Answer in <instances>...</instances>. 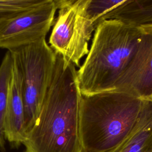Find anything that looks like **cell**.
<instances>
[{"label": "cell", "instance_id": "3957f363", "mask_svg": "<svg viewBox=\"0 0 152 152\" xmlns=\"http://www.w3.org/2000/svg\"><path fill=\"white\" fill-rule=\"evenodd\" d=\"M141 34L140 27L118 20L99 21L86 58L77 71L81 94L115 90L137 51Z\"/></svg>", "mask_w": 152, "mask_h": 152}, {"label": "cell", "instance_id": "6da1fadb", "mask_svg": "<svg viewBox=\"0 0 152 152\" xmlns=\"http://www.w3.org/2000/svg\"><path fill=\"white\" fill-rule=\"evenodd\" d=\"M77 71L56 53L51 81L35 124L26 135L24 152H82Z\"/></svg>", "mask_w": 152, "mask_h": 152}, {"label": "cell", "instance_id": "ba28073f", "mask_svg": "<svg viewBox=\"0 0 152 152\" xmlns=\"http://www.w3.org/2000/svg\"><path fill=\"white\" fill-rule=\"evenodd\" d=\"M4 132L5 140H7L13 148H18L23 144L26 137V131L21 76L14 59Z\"/></svg>", "mask_w": 152, "mask_h": 152}, {"label": "cell", "instance_id": "7a4b0ae2", "mask_svg": "<svg viewBox=\"0 0 152 152\" xmlns=\"http://www.w3.org/2000/svg\"><path fill=\"white\" fill-rule=\"evenodd\" d=\"M144 100L113 90L81 94L80 128L82 152H110L138 128Z\"/></svg>", "mask_w": 152, "mask_h": 152}, {"label": "cell", "instance_id": "5b68a950", "mask_svg": "<svg viewBox=\"0 0 152 152\" xmlns=\"http://www.w3.org/2000/svg\"><path fill=\"white\" fill-rule=\"evenodd\" d=\"M86 3L87 0H59L58 14L49 40L55 53L79 68L88 52V43L96 28L87 15Z\"/></svg>", "mask_w": 152, "mask_h": 152}, {"label": "cell", "instance_id": "52a82bcc", "mask_svg": "<svg viewBox=\"0 0 152 152\" xmlns=\"http://www.w3.org/2000/svg\"><path fill=\"white\" fill-rule=\"evenodd\" d=\"M141 39L132 59L117 81L115 90L142 100L152 97V24L140 26Z\"/></svg>", "mask_w": 152, "mask_h": 152}, {"label": "cell", "instance_id": "9c48e42d", "mask_svg": "<svg viewBox=\"0 0 152 152\" xmlns=\"http://www.w3.org/2000/svg\"><path fill=\"white\" fill-rule=\"evenodd\" d=\"M110 152H152V100H144L143 115L138 128Z\"/></svg>", "mask_w": 152, "mask_h": 152}, {"label": "cell", "instance_id": "30bf717a", "mask_svg": "<svg viewBox=\"0 0 152 152\" xmlns=\"http://www.w3.org/2000/svg\"><path fill=\"white\" fill-rule=\"evenodd\" d=\"M12 71L13 58L8 50L0 65V150L2 152H5L4 126Z\"/></svg>", "mask_w": 152, "mask_h": 152}, {"label": "cell", "instance_id": "8fae6325", "mask_svg": "<svg viewBox=\"0 0 152 152\" xmlns=\"http://www.w3.org/2000/svg\"><path fill=\"white\" fill-rule=\"evenodd\" d=\"M45 0H0V24L19 13L42 4Z\"/></svg>", "mask_w": 152, "mask_h": 152}, {"label": "cell", "instance_id": "8992f818", "mask_svg": "<svg viewBox=\"0 0 152 152\" xmlns=\"http://www.w3.org/2000/svg\"><path fill=\"white\" fill-rule=\"evenodd\" d=\"M59 0H45L0 24V48L8 50L45 38L55 21Z\"/></svg>", "mask_w": 152, "mask_h": 152}, {"label": "cell", "instance_id": "4fadbf2b", "mask_svg": "<svg viewBox=\"0 0 152 152\" xmlns=\"http://www.w3.org/2000/svg\"><path fill=\"white\" fill-rule=\"evenodd\" d=\"M150 100H152V97H151V99H150Z\"/></svg>", "mask_w": 152, "mask_h": 152}, {"label": "cell", "instance_id": "7c38bea8", "mask_svg": "<svg viewBox=\"0 0 152 152\" xmlns=\"http://www.w3.org/2000/svg\"><path fill=\"white\" fill-rule=\"evenodd\" d=\"M124 1V0H87L86 11L88 17L96 27L100 19L104 14L123 3Z\"/></svg>", "mask_w": 152, "mask_h": 152}, {"label": "cell", "instance_id": "277c9868", "mask_svg": "<svg viewBox=\"0 0 152 152\" xmlns=\"http://www.w3.org/2000/svg\"><path fill=\"white\" fill-rule=\"evenodd\" d=\"M10 51L21 76L26 135L35 124L50 85L56 53L45 38Z\"/></svg>", "mask_w": 152, "mask_h": 152}]
</instances>
